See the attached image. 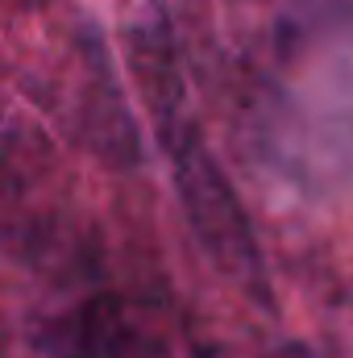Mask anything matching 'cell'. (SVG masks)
I'll use <instances>...</instances> for the list:
<instances>
[{"label":"cell","mask_w":353,"mask_h":358,"mask_svg":"<svg viewBox=\"0 0 353 358\" xmlns=\"http://www.w3.org/2000/svg\"><path fill=\"white\" fill-rule=\"evenodd\" d=\"M133 329L117 300L100 296L80 304L67 321L50 329L54 358H133Z\"/></svg>","instance_id":"7a4b0ae2"},{"label":"cell","mask_w":353,"mask_h":358,"mask_svg":"<svg viewBox=\"0 0 353 358\" xmlns=\"http://www.w3.org/2000/svg\"><path fill=\"white\" fill-rule=\"evenodd\" d=\"M163 146L171 155L179 204H183L200 246L208 250V259L229 279H237L241 287H254L262 296L266 275L258 242H254V225H250L229 176L220 171V163L208 155V146L200 142V134L191 125H179L171 134H163Z\"/></svg>","instance_id":"6da1fadb"}]
</instances>
